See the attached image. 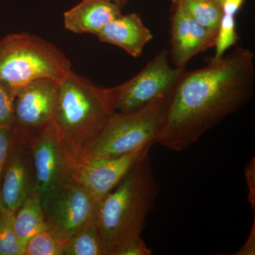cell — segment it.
<instances>
[{
    "mask_svg": "<svg viewBox=\"0 0 255 255\" xmlns=\"http://www.w3.org/2000/svg\"><path fill=\"white\" fill-rule=\"evenodd\" d=\"M152 253L140 236L130 238L119 245L112 251V255H150Z\"/></svg>",
    "mask_w": 255,
    "mask_h": 255,
    "instance_id": "7402d4cb",
    "label": "cell"
},
{
    "mask_svg": "<svg viewBox=\"0 0 255 255\" xmlns=\"http://www.w3.org/2000/svg\"><path fill=\"white\" fill-rule=\"evenodd\" d=\"M58 92V82L48 79L35 80L16 90L11 127L16 141L31 147L53 121Z\"/></svg>",
    "mask_w": 255,
    "mask_h": 255,
    "instance_id": "52a82bcc",
    "label": "cell"
},
{
    "mask_svg": "<svg viewBox=\"0 0 255 255\" xmlns=\"http://www.w3.org/2000/svg\"><path fill=\"white\" fill-rule=\"evenodd\" d=\"M244 0H223L222 3L223 13L225 14L236 16L241 9Z\"/></svg>",
    "mask_w": 255,
    "mask_h": 255,
    "instance_id": "484cf974",
    "label": "cell"
},
{
    "mask_svg": "<svg viewBox=\"0 0 255 255\" xmlns=\"http://www.w3.org/2000/svg\"><path fill=\"white\" fill-rule=\"evenodd\" d=\"M97 204L92 194L70 177L43 206L46 228L67 242L88 223L95 221Z\"/></svg>",
    "mask_w": 255,
    "mask_h": 255,
    "instance_id": "ba28073f",
    "label": "cell"
},
{
    "mask_svg": "<svg viewBox=\"0 0 255 255\" xmlns=\"http://www.w3.org/2000/svg\"><path fill=\"white\" fill-rule=\"evenodd\" d=\"M173 90L138 110L116 112L78 161L125 155L157 143Z\"/></svg>",
    "mask_w": 255,
    "mask_h": 255,
    "instance_id": "5b68a950",
    "label": "cell"
},
{
    "mask_svg": "<svg viewBox=\"0 0 255 255\" xmlns=\"http://www.w3.org/2000/svg\"><path fill=\"white\" fill-rule=\"evenodd\" d=\"M238 40L235 16L223 14L214 46L216 52L213 58H222L229 48L237 44Z\"/></svg>",
    "mask_w": 255,
    "mask_h": 255,
    "instance_id": "ffe728a7",
    "label": "cell"
},
{
    "mask_svg": "<svg viewBox=\"0 0 255 255\" xmlns=\"http://www.w3.org/2000/svg\"><path fill=\"white\" fill-rule=\"evenodd\" d=\"M109 1L113 2L114 4L117 5L121 9H123L128 2V0H109Z\"/></svg>",
    "mask_w": 255,
    "mask_h": 255,
    "instance_id": "4316f807",
    "label": "cell"
},
{
    "mask_svg": "<svg viewBox=\"0 0 255 255\" xmlns=\"http://www.w3.org/2000/svg\"><path fill=\"white\" fill-rule=\"evenodd\" d=\"M65 243L46 228L28 241L23 255H63Z\"/></svg>",
    "mask_w": 255,
    "mask_h": 255,
    "instance_id": "ac0fdd59",
    "label": "cell"
},
{
    "mask_svg": "<svg viewBox=\"0 0 255 255\" xmlns=\"http://www.w3.org/2000/svg\"><path fill=\"white\" fill-rule=\"evenodd\" d=\"M14 226L23 250L33 236L46 228L44 210L38 193L26 198L15 212Z\"/></svg>",
    "mask_w": 255,
    "mask_h": 255,
    "instance_id": "9a60e30c",
    "label": "cell"
},
{
    "mask_svg": "<svg viewBox=\"0 0 255 255\" xmlns=\"http://www.w3.org/2000/svg\"><path fill=\"white\" fill-rule=\"evenodd\" d=\"M255 54L238 47L210 58L197 70H184L172 94L157 143L187 150L226 117L241 110L255 92Z\"/></svg>",
    "mask_w": 255,
    "mask_h": 255,
    "instance_id": "6da1fadb",
    "label": "cell"
},
{
    "mask_svg": "<svg viewBox=\"0 0 255 255\" xmlns=\"http://www.w3.org/2000/svg\"><path fill=\"white\" fill-rule=\"evenodd\" d=\"M101 42L122 48L133 58H139L153 35L136 13L122 14L116 18L97 35Z\"/></svg>",
    "mask_w": 255,
    "mask_h": 255,
    "instance_id": "4fadbf2b",
    "label": "cell"
},
{
    "mask_svg": "<svg viewBox=\"0 0 255 255\" xmlns=\"http://www.w3.org/2000/svg\"><path fill=\"white\" fill-rule=\"evenodd\" d=\"M14 141V133L12 128L0 127V178Z\"/></svg>",
    "mask_w": 255,
    "mask_h": 255,
    "instance_id": "603a6c76",
    "label": "cell"
},
{
    "mask_svg": "<svg viewBox=\"0 0 255 255\" xmlns=\"http://www.w3.org/2000/svg\"><path fill=\"white\" fill-rule=\"evenodd\" d=\"M169 59V51L164 48L133 78L111 88L116 112L138 110L156 97L172 91L185 69L172 68Z\"/></svg>",
    "mask_w": 255,
    "mask_h": 255,
    "instance_id": "8992f818",
    "label": "cell"
},
{
    "mask_svg": "<svg viewBox=\"0 0 255 255\" xmlns=\"http://www.w3.org/2000/svg\"><path fill=\"white\" fill-rule=\"evenodd\" d=\"M177 1L178 0H172V2H173V4H175V3H177ZM214 1H216V2L219 3V4L222 5L223 0H214Z\"/></svg>",
    "mask_w": 255,
    "mask_h": 255,
    "instance_id": "83f0119b",
    "label": "cell"
},
{
    "mask_svg": "<svg viewBox=\"0 0 255 255\" xmlns=\"http://www.w3.org/2000/svg\"><path fill=\"white\" fill-rule=\"evenodd\" d=\"M71 70V63L63 52L41 37L12 33L0 40V82L14 95L21 87L40 79L59 83Z\"/></svg>",
    "mask_w": 255,
    "mask_h": 255,
    "instance_id": "277c9868",
    "label": "cell"
},
{
    "mask_svg": "<svg viewBox=\"0 0 255 255\" xmlns=\"http://www.w3.org/2000/svg\"><path fill=\"white\" fill-rule=\"evenodd\" d=\"M159 191L148 152L98 203L95 222L109 255L124 242L141 236Z\"/></svg>",
    "mask_w": 255,
    "mask_h": 255,
    "instance_id": "3957f363",
    "label": "cell"
},
{
    "mask_svg": "<svg viewBox=\"0 0 255 255\" xmlns=\"http://www.w3.org/2000/svg\"><path fill=\"white\" fill-rule=\"evenodd\" d=\"M36 192L31 148L15 140L0 178V211L14 214Z\"/></svg>",
    "mask_w": 255,
    "mask_h": 255,
    "instance_id": "8fae6325",
    "label": "cell"
},
{
    "mask_svg": "<svg viewBox=\"0 0 255 255\" xmlns=\"http://www.w3.org/2000/svg\"><path fill=\"white\" fill-rule=\"evenodd\" d=\"M255 222L253 223L251 234L247 240L244 246L235 255H252L255 254Z\"/></svg>",
    "mask_w": 255,
    "mask_h": 255,
    "instance_id": "d4e9b609",
    "label": "cell"
},
{
    "mask_svg": "<svg viewBox=\"0 0 255 255\" xmlns=\"http://www.w3.org/2000/svg\"><path fill=\"white\" fill-rule=\"evenodd\" d=\"M14 215L0 211V255H23L15 232Z\"/></svg>",
    "mask_w": 255,
    "mask_h": 255,
    "instance_id": "d6986e66",
    "label": "cell"
},
{
    "mask_svg": "<svg viewBox=\"0 0 255 255\" xmlns=\"http://www.w3.org/2000/svg\"><path fill=\"white\" fill-rule=\"evenodd\" d=\"M116 112L112 89L98 86L73 70L58 83L53 122L72 164Z\"/></svg>",
    "mask_w": 255,
    "mask_h": 255,
    "instance_id": "7a4b0ae2",
    "label": "cell"
},
{
    "mask_svg": "<svg viewBox=\"0 0 255 255\" xmlns=\"http://www.w3.org/2000/svg\"><path fill=\"white\" fill-rule=\"evenodd\" d=\"M246 176L247 184H248V191H249V196H248V200L255 209V159L250 162L246 167Z\"/></svg>",
    "mask_w": 255,
    "mask_h": 255,
    "instance_id": "cb8c5ba5",
    "label": "cell"
},
{
    "mask_svg": "<svg viewBox=\"0 0 255 255\" xmlns=\"http://www.w3.org/2000/svg\"><path fill=\"white\" fill-rule=\"evenodd\" d=\"M122 14V9L109 0H81L64 13V27L78 34L92 33L96 36Z\"/></svg>",
    "mask_w": 255,
    "mask_h": 255,
    "instance_id": "5bb4252c",
    "label": "cell"
},
{
    "mask_svg": "<svg viewBox=\"0 0 255 255\" xmlns=\"http://www.w3.org/2000/svg\"><path fill=\"white\" fill-rule=\"evenodd\" d=\"M170 33L169 58L175 68L185 69L194 56L215 46L218 31L201 26L174 4Z\"/></svg>",
    "mask_w": 255,
    "mask_h": 255,
    "instance_id": "7c38bea8",
    "label": "cell"
},
{
    "mask_svg": "<svg viewBox=\"0 0 255 255\" xmlns=\"http://www.w3.org/2000/svg\"><path fill=\"white\" fill-rule=\"evenodd\" d=\"M30 148L36 192L43 206L70 177L72 163L64 152L53 121L43 129Z\"/></svg>",
    "mask_w": 255,
    "mask_h": 255,
    "instance_id": "9c48e42d",
    "label": "cell"
},
{
    "mask_svg": "<svg viewBox=\"0 0 255 255\" xmlns=\"http://www.w3.org/2000/svg\"><path fill=\"white\" fill-rule=\"evenodd\" d=\"M201 26L218 31L223 16L222 5L214 0H178L175 4Z\"/></svg>",
    "mask_w": 255,
    "mask_h": 255,
    "instance_id": "e0dca14e",
    "label": "cell"
},
{
    "mask_svg": "<svg viewBox=\"0 0 255 255\" xmlns=\"http://www.w3.org/2000/svg\"><path fill=\"white\" fill-rule=\"evenodd\" d=\"M152 146L114 157L82 159L72 164L70 177L82 184L97 202L119 185Z\"/></svg>",
    "mask_w": 255,
    "mask_h": 255,
    "instance_id": "30bf717a",
    "label": "cell"
},
{
    "mask_svg": "<svg viewBox=\"0 0 255 255\" xmlns=\"http://www.w3.org/2000/svg\"><path fill=\"white\" fill-rule=\"evenodd\" d=\"M63 255H109L95 221L69 238L64 247Z\"/></svg>",
    "mask_w": 255,
    "mask_h": 255,
    "instance_id": "2e32d148",
    "label": "cell"
},
{
    "mask_svg": "<svg viewBox=\"0 0 255 255\" xmlns=\"http://www.w3.org/2000/svg\"><path fill=\"white\" fill-rule=\"evenodd\" d=\"M14 95L0 82V127H12Z\"/></svg>",
    "mask_w": 255,
    "mask_h": 255,
    "instance_id": "44dd1931",
    "label": "cell"
}]
</instances>
